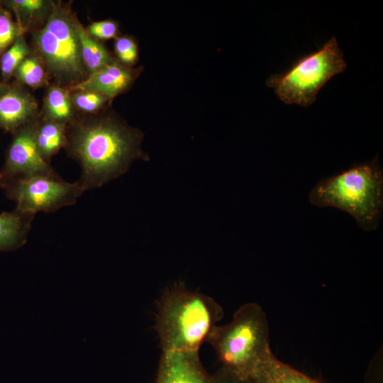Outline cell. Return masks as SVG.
I'll list each match as a JSON object with an SVG mask.
<instances>
[{
  "label": "cell",
  "instance_id": "obj_1",
  "mask_svg": "<svg viewBox=\"0 0 383 383\" xmlns=\"http://www.w3.org/2000/svg\"><path fill=\"white\" fill-rule=\"evenodd\" d=\"M143 138L140 130L111 111L77 116L67 126L65 150L80 165L83 191L119 177L136 160H148L141 149Z\"/></svg>",
  "mask_w": 383,
  "mask_h": 383
},
{
  "label": "cell",
  "instance_id": "obj_2",
  "mask_svg": "<svg viewBox=\"0 0 383 383\" xmlns=\"http://www.w3.org/2000/svg\"><path fill=\"white\" fill-rule=\"evenodd\" d=\"M223 316L213 299L177 284L158 302L156 328L162 352H199Z\"/></svg>",
  "mask_w": 383,
  "mask_h": 383
},
{
  "label": "cell",
  "instance_id": "obj_3",
  "mask_svg": "<svg viewBox=\"0 0 383 383\" xmlns=\"http://www.w3.org/2000/svg\"><path fill=\"white\" fill-rule=\"evenodd\" d=\"M309 199L318 207H333L353 216L365 231H375L383 209V172L378 155L320 180Z\"/></svg>",
  "mask_w": 383,
  "mask_h": 383
},
{
  "label": "cell",
  "instance_id": "obj_4",
  "mask_svg": "<svg viewBox=\"0 0 383 383\" xmlns=\"http://www.w3.org/2000/svg\"><path fill=\"white\" fill-rule=\"evenodd\" d=\"M207 343L221 367L245 379L272 353L267 314L255 302L243 304L228 323L218 325Z\"/></svg>",
  "mask_w": 383,
  "mask_h": 383
},
{
  "label": "cell",
  "instance_id": "obj_5",
  "mask_svg": "<svg viewBox=\"0 0 383 383\" xmlns=\"http://www.w3.org/2000/svg\"><path fill=\"white\" fill-rule=\"evenodd\" d=\"M78 21L70 3L54 1L43 25L30 32L33 51L42 61L48 76L56 84L67 89L88 76L81 55Z\"/></svg>",
  "mask_w": 383,
  "mask_h": 383
},
{
  "label": "cell",
  "instance_id": "obj_6",
  "mask_svg": "<svg viewBox=\"0 0 383 383\" xmlns=\"http://www.w3.org/2000/svg\"><path fill=\"white\" fill-rule=\"evenodd\" d=\"M347 63L337 39L332 37L321 48L297 59L287 70L266 81L280 101L304 107L311 105L320 89Z\"/></svg>",
  "mask_w": 383,
  "mask_h": 383
},
{
  "label": "cell",
  "instance_id": "obj_7",
  "mask_svg": "<svg viewBox=\"0 0 383 383\" xmlns=\"http://www.w3.org/2000/svg\"><path fill=\"white\" fill-rule=\"evenodd\" d=\"M1 188L16 202V209L34 216L72 206L84 192L78 181L66 182L56 172L12 179Z\"/></svg>",
  "mask_w": 383,
  "mask_h": 383
},
{
  "label": "cell",
  "instance_id": "obj_8",
  "mask_svg": "<svg viewBox=\"0 0 383 383\" xmlns=\"http://www.w3.org/2000/svg\"><path fill=\"white\" fill-rule=\"evenodd\" d=\"M37 120L12 133L13 138L6 152L5 162L0 170V187L12 179L55 172L50 164L44 160L38 148L35 138Z\"/></svg>",
  "mask_w": 383,
  "mask_h": 383
},
{
  "label": "cell",
  "instance_id": "obj_9",
  "mask_svg": "<svg viewBox=\"0 0 383 383\" xmlns=\"http://www.w3.org/2000/svg\"><path fill=\"white\" fill-rule=\"evenodd\" d=\"M40 116L38 101L24 86L10 84L0 96V128L5 131L13 133Z\"/></svg>",
  "mask_w": 383,
  "mask_h": 383
},
{
  "label": "cell",
  "instance_id": "obj_10",
  "mask_svg": "<svg viewBox=\"0 0 383 383\" xmlns=\"http://www.w3.org/2000/svg\"><path fill=\"white\" fill-rule=\"evenodd\" d=\"M199 352H162L155 383H210Z\"/></svg>",
  "mask_w": 383,
  "mask_h": 383
},
{
  "label": "cell",
  "instance_id": "obj_11",
  "mask_svg": "<svg viewBox=\"0 0 383 383\" xmlns=\"http://www.w3.org/2000/svg\"><path fill=\"white\" fill-rule=\"evenodd\" d=\"M140 68L121 64L117 60L92 72L84 80L69 89L101 94L110 99L128 91L139 76Z\"/></svg>",
  "mask_w": 383,
  "mask_h": 383
},
{
  "label": "cell",
  "instance_id": "obj_12",
  "mask_svg": "<svg viewBox=\"0 0 383 383\" xmlns=\"http://www.w3.org/2000/svg\"><path fill=\"white\" fill-rule=\"evenodd\" d=\"M250 383H326L279 360L272 353L247 379Z\"/></svg>",
  "mask_w": 383,
  "mask_h": 383
},
{
  "label": "cell",
  "instance_id": "obj_13",
  "mask_svg": "<svg viewBox=\"0 0 383 383\" xmlns=\"http://www.w3.org/2000/svg\"><path fill=\"white\" fill-rule=\"evenodd\" d=\"M35 216L16 209L0 213V251H13L26 244Z\"/></svg>",
  "mask_w": 383,
  "mask_h": 383
},
{
  "label": "cell",
  "instance_id": "obj_14",
  "mask_svg": "<svg viewBox=\"0 0 383 383\" xmlns=\"http://www.w3.org/2000/svg\"><path fill=\"white\" fill-rule=\"evenodd\" d=\"M11 10L25 33L41 27L48 18L54 1L47 0H9L3 3Z\"/></svg>",
  "mask_w": 383,
  "mask_h": 383
},
{
  "label": "cell",
  "instance_id": "obj_15",
  "mask_svg": "<svg viewBox=\"0 0 383 383\" xmlns=\"http://www.w3.org/2000/svg\"><path fill=\"white\" fill-rule=\"evenodd\" d=\"M69 89L56 84L48 86L43 99V118L68 125L77 116Z\"/></svg>",
  "mask_w": 383,
  "mask_h": 383
},
{
  "label": "cell",
  "instance_id": "obj_16",
  "mask_svg": "<svg viewBox=\"0 0 383 383\" xmlns=\"http://www.w3.org/2000/svg\"><path fill=\"white\" fill-rule=\"evenodd\" d=\"M35 138L42 157L50 164L52 157L66 146L67 125L40 116L36 121Z\"/></svg>",
  "mask_w": 383,
  "mask_h": 383
},
{
  "label": "cell",
  "instance_id": "obj_17",
  "mask_svg": "<svg viewBox=\"0 0 383 383\" xmlns=\"http://www.w3.org/2000/svg\"><path fill=\"white\" fill-rule=\"evenodd\" d=\"M77 32L82 58L88 74L116 60L102 43L87 33L79 21L77 22Z\"/></svg>",
  "mask_w": 383,
  "mask_h": 383
},
{
  "label": "cell",
  "instance_id": "obj_18",
  "mask_svg": "<svg viewBox=\"0 0 383 383\" xmlns=\"http://www.w3.org/2000/svg\"><path fill=\"white\" fill-rule=\"evenodd\" d=\"M16 82L33 89L48 86V74L38 56L33 52L18 66L13 73Z\"/></svg>",
  "mask_w": 383,
  "mask_h": 383
},
{
  "label": "cell",
  "instance_id": "obj_19",
  "mask_svg": "<svg viewBox=\"0 0 383 383\" xmlns=\"http://www.w3.org/2000/svg\"><path fill=\"white\" fill-rule=\"evenodd\" d=\"M32 51L22 35L0 56V70L4 80L13 75L18 66Z\"/></svg>",
  "mask_w": 383,
  "mask_h": 383
},
{
  "label": "cell",
  "instance_id": "obj_20",
  "mask_svg": "<svg viewBox=\"0 0 383 383\" xmlns=\"http://www.w3.org/2000/svg\"><path fill=\"white\" fill-rule=\"evenodd\" d=\"M70 91L72 101L75 109L84 115L96 114L100 112L111 100L109 97L94 91L84 90Z\"/></svg>",
  "mask_w": 383,
  "mask_h": 383
},
{
  "label": "cell",
  "instance_id": "obj_21",
  "mask_svg": "<svg viewBox=\"0 0 383 383\" xmlns=\"http://www.w3.org/2000/svg\"><path fill=\"white\" fill-rule=\"evenodd\" d=\"M0 3V56L21 35L26 33L14 21L11 12Z\"/></svg>",
  "mask_w": 383,
  "mask_h": 383
},
{
  "label": "cell",
  "instance_id": "obj_22",
  "mask_svg": "<svg viewBox=\"0 0 383 383\" xmlns=\"http://www.w3.org/2000/svg\"><path fill=\"white\" fill-rule=\"evenodd\" d=\"M114 51L116 60L125 66L132 67L138 61V45L133 38L129 35H123L115 39Z\"/></svg>",
  "mask_w": 383,
  "mask_h": 383
},
{
  "label": "cell",
  "instance_id": "obj_23",
  "mask_svg": "<svg viewBox=\"0 0 383 383\" xmlns=\"http://www.w3.org/2000/svg\"><path fill=\"white\" fill-rule=\"evenodd\" d=\"M87 33L97 40H106L118 37V23L111 19L91 22L85 27Z\"/></svg>",
  "mask_w": 383,
  "mask_h": 383
},
{
  "label": "cell",
  "instance_id": "obj_24",
  "mask_svg": "<svg viewBox=\"0 0 383 383\" xmlns=\"http://www.w3.org/2000/svg\"><path fill=\"white\" fill-rule=\"evenodd\" d=\"M382 352L379 350L371 360L364 383H383Z\"/></svg>",
  "mask_w": 383,
  "mask_h": 383
},
{
  "label": "cell",
  "instance_id": "obj_25",
  "mask_svg": "<svg viewBox=\"0 0 383 383\" xmlns=\"http://www.w3.org/2000/svg\"><path fill=\"white\" fill-rule=\"evenodd\" d=\"M210 383H250L247 379L243 378L235 373L221 367L211 375Z\"/></svg>",
  "mask_w": 383,
  "mask_h": 383
},
{
  "label": "cell",
  "instance_id": "obj_26",
  "mask_svg": "<svg viewBox=\"0 0 383 383\" xmlns=\"http://www.w3.org/2000/svg\"><path fill=\"white\" fill-rule=\"evenodd\" d=\"M10 84L0 82V96L3 95L9 88Z\"/></svg>",
  "mask_w": 383,
  "mask_h": 383
},
{
  "label": "cell",
  "instance_id": "obj_27",
  "mask_svg": "<svg viewBox=\"0 0 383 383\" xmlns=\"http://www.w3.org/2000/svg\"><path fill=\"white\" fill-rule=\"evenodd\" d=\"M1 1H0V3H1Z\"/></svg>",
  "mask_w": 383,
  "mask_h": 383
}]
</instances>
